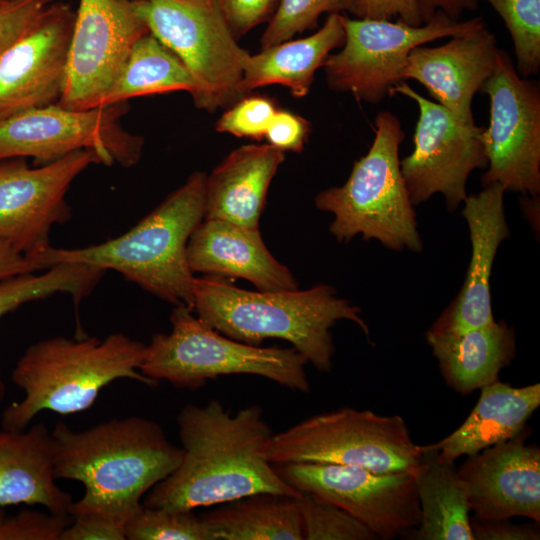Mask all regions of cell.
I'll use <instances>...</instances> for the list:
<instances>
[{
	"instance_id": "obj_9",
	"label": "cell",
	"mask_w": 540,
	"mask_h": 540,
	"mask_svg": "<svg viewBox=\"0 0 540 540\" xmlns=\"http://www.w3.org/2000/svg\"><path fill=\"white\" fill-rule=\"evenodd\" d=\"M149 32L186 66L198 86L195 106L209 112L244 97L250 55L233 36L217 0H132Z\"/></svg>"
},
{
	"instance_id": "obj_39",
	"label": "cell",
	"mask_w": 540,
	"mask_h": 540,
	"mask_svg": "<svg viewBox=\"0 0 540 540\" xmlns=\"http://www.w3.org/2000/svg\"><path fill=\"white\" fill-rule=\"evenodd\" d=\"M311 133L310 122L288 110L278 109L265 134L268 144L282 150L301 152Z\"/></svg>"
},
{
	"instance_id": "obj_42",
	"label": "cell",
	"mask_w": 540,
	"mask_h": 540,
	"mask_svg": "<svg viewBox=\"0 0 540 540\" xmlns=\"http://www.w3.org/2000/svg\"><path fill=\"white\" fill-rule=\"evenodd\" d=\"M474 540H538V523L514 524L509 519L480 521L471 518Z\"/></svg>"
},
{
	"instance_id": "obj_21",
	"label": "cell",
	"mask_w": 540,
	"mask_h": 540,
	"mask_svg": "<svg viewBox=\"0 0 540 540\" xmlns=\"http://www.w3.org/2000/svg\"><path fill=\"white\" fill-rule=\"evenodd\" d=\"M191 271L248 280L259 291L298 289L291 271L269 252L259 229L203 219L187 244Z\"/></svg>"
},
{
	"instance_id": "obj_37",
	"label": "cell",
	"mask_w": 540,
	"mask_h": 540,
	"mask_svg": "<svg viewBox=\"0 0 540 540\" xmlns=\"http://www.w3.org/2000/svg\"><path fill=\"white\" fill-rule=\"evenodd\" d=\"M56 0H6L0 3V57L28 32Z\"/></svg>"
},
{
	"instance_id": "obj_5",
	"label": "cell",
	"mask_w": 540,
	"mask_h": 540,
	"mask_svg": "<svg viewBox=\"0 0 540 540\" xmlns=\"http://www.w3.org/2000/svg\"><path fill=\"white\" fill-rule=\"evenodd\" d=\"M145 350L146 344L123 333L103 339L56 336L33 343L12 371L24 397L3 411L2 428L23 430L42 411L60 415L85 411L117 379L157 386L159 382L139 370Z\"/></svg>"
},
{
	"instance_id": "obj_22",
	"label": "cell",
	"mask_w": 540,
	"mask_h": 540,
	"mask_svg": "<svg viewBox=\"0 0 540 540\" xmlns=\"http://www.w3.org/2000/svg\"><path fill=\"white\" fill-rule=\"evenodd\" d=\"M285 152L270 144H249L233 150L205 183L204 219L258 229L269 185Z\"/></svg>"
},
{
	"instance_id": "obj_31",
	"label": "cell",
	"mask_w": 540,
	"mask_h": 540,
	"mask_svg": "<svg viewBox=\"0 0 540 540\" xmlns=\"http://www.w3.org/2000/svg\"><path fill=\"white\" fill-rule=\"evenodd\" d=\"M508 29L518 74L527 78L540 70V0H486Z\"/></svg>"
},
{
	"instance_id": "obj_29",
	"label": "cell",
	"mask_w": 540,
	"mask_h": 540,
	"mask_svg": "<svg viewBox=\"0 0 540 540\" xmlns=\"http://www.w3.org/2000/svg\"><path fill=\"white\" fill-rule=\"evenodd\" d=\"M175 91H186L193 98L198 86L183 62L148 32L135 42L102 106Z\"/></svg>"
},
{
	"instance_id": "obj_7",
	"label": "cell",
	"mask_w": 540,
	"mask_h": 540,
	"mask_svg": "<svg viewBox=\"0 0 540 540\" xmlns=\"http://www.w3.org/2000/svg\"><path fill=\"white\" fill-rule=\"evenodd\" d=\"M192 312L185 305H176L170 315L171 331L152 336L139 368L144 376L195 391L220 376L248 374L310 392L307 361L296 349L234 340Z\"/></svg>"
},
{
	"instance_id": "obj_40",
	"label": "cell",
	"mask_w": 540,
	"mask_h": 540,
	"mask_svg": "<svg viewBox=\"0 0 540 540\" xmlns=\"http://www.w3.org/2000/svg\"><path fill=\"white\" fill-rule=\"evenodd\" d=\"M60 540H126L125 526L101 516H72Z\"/></svg>"
},
{
	"instance_id": "obj_23",
	"label": "cell",
	"mask_w": 540,
	"mask_h": 540,
	"mask_svg": "<svg viewBox=\"0 0 540 540\" xmlns=\"http://www.w3.org/2000/svg\"><path fill=\"white\" fill-rule=\"evenodd\" d=\"M56 480L51 431L44 423L0 430V506L40 505L69 514L72 496Z\"/></svg>"
},
{
	"instance_id": "obj_19",
	"label": "cell",
	"mask_w": 540,
	"mask_h": 540,
	"mask_svg": "<svg viewBox=\"0 0 540 540\" xmlns=\"http://www.w3.org/2000/svg\"><path fill=\"white\" fill-rule=\"evenodd\" d=\"M499 50L483 26L437 47L414 48L402 79L418 81L460 124L474 126L473 97L494 72Z\"/></svg>"
},
{
	"instance_id": "obj_32",
	"label": "cell",
	"mask_w": 540,
	"mask_h": 540,
	"mask_svg": "<svg viewBox=\"0 0 540 540\" xmlns=\"http://www.w3.org/2000/svg\"><path fill=\"white\" fill-rule=\"evenodd\" d=\"M128 540H215L202 516L194 510L143 508L125 527Z\"/></svg>"
},
{
	"instance_id": "obj_30",
	"label": "cell",
	"mask_w": 540,
	"mask_h": 540,
	"mask_svg": "<svg viewBox=\"0 0 540 540\" xmlns=\"http://www.w3.org/2000/svg\"><path fill=\"white\" fill-rule=\"evenodd\" d=\"M102 269L82 263H58L42 274L26 273L0 281V320L19 306L56 293L70 294L76 304L90 294L103 276ZM5 386L0 375V403Z\"/></svg>"
},
{
	"instance_id": "obj_45",
	"label": "cell",
	"mask_w": 540,
	"mask_h": 540,
	"mask_svg": "<svg viewBox=\"0 0 540 540\" xmlns=\"http://www.w3.org/2000/svg\"><path fill=\"white\" fill-rule=\"evenodd\" d=\"M3 1H6V0H0V3L3 2Z\"/></svg>"
},
{
	"instance_id": "obj_44",
	"label": "cell",
	"mask_w": 540,
	"mask_h": 540,
	"mask_svg": "<svg viewBox=\"0 0 540 540\" xmlns=\"http://www.w3.org/2000/svg\"><path fill=\"white\" fill-rule=\"evenodd\" d=\"M40 270L31 258L0 242V281Z\"/></svg>"
},
{
	"instance_id": "obj_27",
	"label": "cell",
	"mask_w": 540,
	"mask_h": 540,
	"mask_svg": "<svg viewBox=\"0 0 540 540\" xmlns=\"http://www.w3.org/2000/svg\"><path fill=\"white\" fill-rule=\"evenodd\" d=\"M413 474L421 520L407 538L413 540H474L465 486L454 462L445 460L430 445L420 446Z\"/></svg>"
},
{
	"instance_id": "obj_10",
	"label": "cell",
	"mask_w": 540,
	"mask_h": 540,
	"mask_svg": "<svg viewBox=\"0 0 540 540\" xmlns=\"http://www.w3.org/2000/svg\"><path fill=\"white\" fill-rule=\"evenodd\" d=\"M341 20L345 31L342 49L330 53L322 65L327 85L372 104L390 96L392 88L403 81L402 73L414 48L485 26L482 17L455 21L439 11L421 26L400 19H352L344 13Z\"/></svg>"
},
{
	"instance_id": "obj_13",
	"label": "cell",
	"mask_w": 540,
	"mask_h": 540,
	"mask_svg": "<svg viewBox=\"0 0 540 540\" xmlns=\"http://www.w3.org/2000/svg\"><path fill=\"white\" fill-rule=\"evenodd\" d=\"M274 466L291 487L343 509L376 538L407 536L420 524L412 472L376 473L358 466L314 462Z\"/></svg>"
},
{
	"instance_id": "obj_8",
	"label": "cell",
	"mask_w": 540,
	"mask_h": 540,
	"mask_svg": "<svg viewBox=\"0 0 540 540\" xmlns=\"http://www.w3.org/2000/svg\"><path fill=\"white\" fill-rule=\"evenodd\" d=\"M420 455L401 416L350 407L311 416L273 434L267 447L273 465L336 463L376 473H413Z\"/></svg>"
},
{
	"instance_id": "obj_24",
	"label": "cell",
	"mask_w": 540,
	"mask_h": 540,
	"mask_svg": "<svg viewBox=\"0 0 540 540\" xmlns=\"http://www.w3.org/2000/svg\"><path fill=\"white\" fill-rule=\"evenodd\" d=\"M426 340L447 385L463 395L498 380L516 353L514 329L503 320L463 332L429 329Z\"/></svg>"
},
{
	"instance_id": "obj_35",
	"label": "cell",
	"mask_w": 540,
	"mask_h": 540,
	"mask_svg": "<svg viewBox=\"0 0 540 540\" xmlns=\"http://www.w3.org/2000/svg\"><path fill=\"white\" fill-rule=\"evenodd\" d=\"M275 102L265 96H244L222 114L215 129L220 133L232 134L260 141L277 112Z\"/></svg>"
},
{
	"instance_id": "obj_18",
	"label": "cell",
	"mask_w": 540,
	"mask_h": 540,
	"mask_svg": "<svg viewBox=\"0 0 540 540\" xmlns=\"http://www.w3.org/2000/svg\"><path fill=\"white\" fill-rule=\"evenodd\" d=\"M525 427L509 440L468 456L457 469L475 520L523 516L540 522V449Z\"/></svg>"
},
{
	"instance_id": "obj_26",
	"label": "cell",
	"mask_w": 540,
	"mask_h": 540,
	"mask_svg": "<svg viewBox=\"0 0 540 540\" xmlns=\"http://www.w3.org/2000/svg\"><path fill=\"white\" fill-rule=\"evenodd\" d=\"M345 31L341 14H328L323 26L312 35L290 39L249 55L243 70L240 90L243 96L268 85H282L294 97L306 96L315 72L332 50L342 47Z\"/></svg>"
},
{
	"instance_id": "obj_12",
	"label": "cell",
	"mask_w": 540,
	"mask_h": 540,
	"mask_svg": "<svg viewBox=\"0 0 540 540\" xmlns=\"http://www.w3.org/2000/svg\"><path fill=\"white\" fill-rule=\"evenodd\" d=\"M481 92L490 98V122L482 140L487 171L482 185L538 197L540 193V90L521 77L510 56L499 50L492 75Z\"/></svg>"
},
{
	"instance_id": "obj_38",
	"label": "cell",
	"mask_w": 540,
	"mask_h": 540,
	"mask_svg": "<svg viewBox=\"0 0 540 540\" xmlns=\"http://www.w3.org/2000/svg\"><path fill=\"white\" fill-rule=\"evenodd\" d=\"M225 21L238 40L261 23L268 22L279 0H217Z\"/></svg>"
},
{
	"instance_id": "obj_34",
	"label": "cell",
	"mask_w": 540,
	"mask_h": 540,
	"mask_svg": "<svg viewBox=\"0 0 540 540\" xmlns=\"http://www.w3.org/2000/svg\"><path fill=\"white\" fill-rule=\"evenodd\" d=\"M303 528V540H374L376 536L343 509L312 494L296 498Z\"/></svg>"
},
{
	"instance_id": "obj_2",
	"label": "cell",
	"mask_w": 540,
	"mask_h": 540,
	"mask_svg": "<svg viewBox=\"0 0 540 540\" xmlns=\"http://www.w3.org/2000/svg\"><path fill=\"white\" fill-rule=\"evenodd\" d=\"M56 479L80 482L71 516L93 515L126 527L142 499L181 463L183 450L155 421L129 416L76 431L58 422L51 431Z\"/></svg>"
},
{
	"instance_id": "obj_25",
	"label": "cell",
	"mask_w": 540,
	"mask_h": 540,
	"mask_svg": "<svg viewBox=\"0 0 540 540\" xmlns=\"http://www.w3.org/2000/svg\"><path fill=\"white\" fill-rule=\"evenodd\" d=\"M539 405V383L513 387L496 380L481 388L477 404L461 426L430 446L449 462L474 455L521 432Z\"/></svg>"
},
{
	"instance_id": "obj_33",
	"label": "cell",
	"mask_w": 540,
	"mask_h": 540,
	"mask_svg": "<svg viewBox=\"0 0 540 540\" xmlns=\"http://www.w3.org/2000/svg\"><path fill=\"white\" fill-rule=\"evenodd\" d=\"M355 2L356 0H279L277 9L262 34L261 49L316 28L322 14H353Z\"/></svg>"
},
{
	"instance_id": "obj_11",
	"label": "cell",
	"mask_w": 540,
	"mask_h": 540,
	"mask_svg": "<svg viewBox=\"0 0 540 540\" xmlns=\"http://www.w3.org/2000/svg\"><path fill=\"white\" fill-rule=\"evenodd\" d=\"M128 109L127 102L88 110L52 104L3 119L0 160L32 157L37 165H43L90 149L104 165L134 166L141 158L144 142L121 125Z\"/></svg>"
},
{
	"instance_id": "obj_16",
	"label": "cell",
	"mask_w": 540,
	"mask_h": 540,
	"mask_svg": "<svg viewBox=\"0 0 540 540\" xmlns=\"http://www.w3.org/2000/svg\"><path fill=\"white\" fill-rule=\"evenodd\" d=\"M148 32L132 0H79L57 104L72 110L102 106L135 42Z\"/></svg>"
},
{
	"instance_id": "obj_6",
	"label": "cell",
	"mask_w": 540,
	"mask_h": 540,
	"mask_svg": "<svg viewBox=\"0 0 540 540\" xmlns=\"http://www.w3.org/2000/svg\"><path fill=\"white\" fill-rule=\"evenodd\" d=\"M374 132L369 151L354 162L347 181L318 193L315 205L334 215L329 231L339 242L362 234L391 250L421 252L416 214L400 170L401 123L382 111Z\"/></svg>"
},
{
	"instance_id": "obj_3",
	"label": "cell",
	"mask_w": 540,
	"mask_h": 540,
	"mask_svg": "<svg viewBox=\"0 0 540 540\" xmlns=\"http://www.w3.org/2000/svg\"><path fill=\"white\" fill-rule=\"evenodd\" d=\"M193 310L212 328L240 342L286 340L323 372L332 367L335 348L330 329L337 321H352L367 337L370 334L361 309L325 284L307 290L250 291L218 276L196 278Z\"/></svg>"
},
{
	"instance_id": "obj_36",
	"label": "cell",
	"mask_w": 540,
	"mask_h": 540,
	"mask_svg": "<svg viewBox=\"0 0 540 540\" xmlns=\"http://www.w3.org/2000/svg\"><path fill=\"white\" fill-rule=\"evenodd\" d=\"M71 521L69 514L35 509L9 513L0 506V540H60Z\"/></svg>"
},
{
	"instance_id": "obj_15",
	"label": "cell",
	"mask_w": 540,
	"mask_h": 540,
	"mask_svg": "<svg viewBox=\"0 0 540 540\" xmlns=\"http://www.w3.org/2000/svg\"><path fill=\"white\" fill-rule=\"evenodd\" d=\"M93 164L102 161L90 149L36 167L21 157L0 160V242L32 260L48 249L52 227L71 217L70 185Z\"/></svg>"
},
{
	"instance_id": "obj_14",
	"label": "cell",
	"mask_w": 540,
	"mask_h": 540,
	"mask_svg": "<svg viewBox=\"0 0 540 540\" xmlns=\"http://www.w3.org/2000/svg\"><path fill=\"white\" fill-rule=\"evenodd\" d=\"M402 94L419 108L413 137L414 149L400 160V170L413 206L440 193L447 210L453 212L467 198L470 173L487 167L482 134L484 127L465 126L437 102L417 93L404 81L392 90Z\"/></svg>"
},
{
	"instance_id": "obj_20",
	"label": "cell",
	"mask_w": 540,
	"mask_h": 540,
	"mask_svg": "<svg viewBox=\"0 0 540 540\" xmlns=\"http://www.w3.org/2000/svg\"><path fill=\"white\" fill-rule=\"evenodd\" d=\"M504 187L484 186L467 196L462 209L470 233L471 259L456 298L431 326L434 331L463 332L495 321L491 307L490 276L497 250L510 235L504 209Z\"/></svg>"
},
{
	"instance_id": "obj_1",
	"label": "cell",
	"mask_w": 540,
	"mask_h": 540,
	"mask_svg": "<svg viewBox=\"0 0 540 540\" xmlns=\"http://www.w3.org/2000/svg\"><path fill=\"white\" fill-rule=\"evenodd\" d=\"M177 425L181 463L145 495V507L188 511L257 494L300 495L268 459L274 433L260 406L231 414L217 400L187 404Z\"/></svg>"
},
{
	"instance_id": "obj_41",
	"label": "cell",
	"mask_w": 540,
	"mask_h": 540,
	"mask_svg": "<svg viewBox=\"0 0 540 540\" xmlns=\"http://www.w3.org/2000/svg\"><path fill=\"white\" fill-rule=\"evenodd\" d=\"M353 15L379 20L397 17L412 26L423 25L415 0H356Z\"/></svg>"
},
{
	"instance_id": "obj_4",
	"label": "cell",
	"mask_w": 540,
	"mask_h": 540,
	"mask_svg": "<svg viewBox=\"0 0 540 540\" xmlns=\"http://www.w3.org/2000/svg\"><path fill=\"white\" fill-rule=\"evenodd\" d=\"M207 174L194 172L152 212L124 234L83 248L50 246L33 260L39 269L74 262L115 270L127 280L193 311L195 277L187 260L190 236L205 216Z\"/></svg>"
},
{
	"instance_id": "obj_28",
	"label": "cell",
	"mask_w": 540,
	"mask_h": 540,
	"mask_svg": "<svg viewBox=\"0 0 540 540\" xmlns=\"http://www.w3.org/2000/svg\"><path fill=\"white\" fill-rule=\"evenodd\" d=\"M296 498L257 494L224 503L202 517L215 540H303Z\"/></svg>"
},
{
	"instance_id": "obj_17",
	"label": "cell",
	"mask_w": 540,
	"mask_h": 540,
	"mask_svg": "<svg viewBox=\"0 0 540 540\" xmlns=\"http://www.w3.org/2000/svg\"><path fill=\"white\" fill-rule=\"evenodd\" d=\"M75 20L70 4L55 1L0 57V121L57 104L65 80Z\"/></svg>"
},
{
	"instance_id": "obj_43",
	"label": "cell",
	"mask_w": 540,
	"mask_h": 540,
	"mask_svg": "<svg viewBox=\"0 0 540 540\" xmlns=\"http://www.w3.org/2000/svg\"><path fill=\"white\" fill-rule=\"evenodd\" d=\"M423 24L436 12H442L450 19L459 21L461 14L477 7L479 0H415Z\"/></svg>"
}]
</instances>
